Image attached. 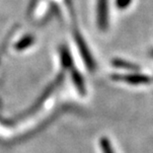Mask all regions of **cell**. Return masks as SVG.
I'll list each match as a JSON object with an SVG mask.
<instances>
[{"mask_svg":"<svg viewBox=\"0 0 153 153\" xmlns=\"http://www.w3.org/2000/svg\"><path fill=\"white\" fill-rule=\"evenodd\" d=\"M114 80L125 81L126 83H129L131 85H141V84H147L151 81V79L147 75L138 73H131V74H114L112 76Z\"/></svg>","mask_w":153,"mask_h":153,"instance_id":"cell-1","label":"cell"},{"mask_svg":"<svg viewBox=\"0 0 153 153\" xmlns=\"http://www.w3.org/2000/svg\"><path fill=\"white\" fill-rule=\"evenodd\" d=\"M75 39H76V43H77L78 48H79L80 53H81V55H82L84 62L86 63L88 69L94 70V68H95V62H94V59H93L92 55H91V53H90L89 50H88L86 44L84 43V41L80 38V36L76 35Z\"/></svg>","mask_w":153,"mask_h":153,"instance_id":"cell-2","label":"cell"},{"mask_svg":"<svg viewBox=\"0 0 153 153\" xmlns=\"http://www.w3.org/2000/svg\"><path fill=\"white\" fill-rule=\"evenodd\" d=\"M71 76H72V80L74 84H75L77 90L79 91V93L81 95H84V94L86 93V88H85V84H84V79L82 75H81L79 71L76 70L75 68H71Z\"/></svg>","mask_w":153,"mask_h":153,"instance_id":"cell-3","label":"cell"},{"mask_svg":"<svg viewBox=\"0 0 153 153\" xmlns=\"http://www.w3.org/2000/svg\"><path fill=\"white\" fill-rule=\"evenodd\" d=\"M60 61L64 68H71L72 66V57L66 47H62L60 48Z\"/></svg>","mask_w":153,"mask_h":153,"instance_id":"cell-4","label":"cell"},{"mask_svg":"<svg viewBox=\"0 0 153 153\" xmlns=\"http://www.w3.org/2000/svg\"><path fill=\"white\" fill-rule=\"evenodd\" d=\"M112 64L115 67L118 68H123V69H128V70H134L137 71L139 69V67L136 64H133L128 61H126L123 59H120V58H115L112 61Z\"/></svg>","mask_w":153,"mask_h":153,"instance_id":"cell-5","label":"cell"},{"mask_svg":"<svg viewBox=\"0 0 153 153\" xmlns=\"http://www.w3.org/2000/svg\"><path fill=\"white\" fill-rule=\"evenodd\" d=\"M34 43V38L32 36H26L25 38H23L22 40H20L16 44L15 48L17 51H22V50H25L29 47H31L32 45Z\"/></svg>","mask_w":153,"mask_h":153,"instance_id":"cell-6","label":"cell"},{"mask_svg":"<svg viewBox=\"0 0 153 153\" xmlns=\"http://www.w3.org/2000/svg\"><path fill=\"white\" fill-rule=\"evenodd\" d=\"M99 143H100V147H101V149H102L103 153H115L114 152L112 143H111L110 139L108 137L104 136V137L100 138Z\"/></svg>","mask_w":153,"mask_h":153,"instance_id":"cell-7","label":"cell"},{"mask_svg":"<svg viewBox=\"0 0 153 153\" xmlns=\"http://www.w3.org/2000/svg\"><path fill=\"white\" fill-rule=\"evenodd\" d=\"M131 0H118V6L120 8H126L128 7Z\"/></svg>","mask_w":153,"mask_h":153,"instance_id":"cell-8","label":"cell"},{"mask_svg":"<svg viewBox=\"0 0 153 153\" xmlns=\"http://www.w3.org/2000/svg\"><path fill=\"white\" fill-rule=\"evenodd\" d=\"M151 54H152V56H153V51H152V53H151Z\"/></svg>","mask_w":153,"mask_h":153,"instance_id":"cell-9","label":"cell"}]
</instances>
